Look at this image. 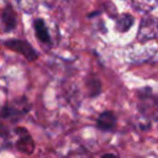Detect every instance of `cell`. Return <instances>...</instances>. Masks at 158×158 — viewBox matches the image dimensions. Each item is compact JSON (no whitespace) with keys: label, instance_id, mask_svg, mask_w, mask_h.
Masks as SVG:
<instances>
[{"label":"cell","instance_id":"obj_1","mask_svg":"<svg viewBox=\"0 0 158 158\" xmlns=\"http://www.w3.org/2000/svg\"><path fill=\"white\" fill-rule=\"evenodd\" d=\"M158 26L154 16H144L139 23V28L137 32V40L141 42L149 41L157 38Z\"/></svg>","mask_w":158,"mask_h":158},{"label":"cell","instance_id":"obj_2","mask_svg":"<svg viewBox=\"0 0 158 158\" xmlns=\"http://www.w3.org/2000/svg\"><path fill=\"white\" fill-rule=\"evenodd\" d=\"M7 48L20 53L21 56H23L27 60H35L38 57V53L35 51V48L26 41L23 40H9L4 43Z\"/></svg>","mask_w":158,"mask_h":158},{"label":"cell","instance_id":"obj_3","mask_svg":"<svg viewBox=\"0 0 158 158\" xmlns=\"http://www.w3.org/2000/svg\"><path fill=\"white\" fill-rule=\"evenodd\" d=\"M1 25L4 27V31H6V32L12 31L17 25L16 14L10 5H7L1 12Z\"/></svg>","mask_w":158,"mask_h":158},{"label":"cell","instance_id":"obj_4","mask_svg":"<svg viewBox=\"0 0 158 158\" xmlns=\"http://www.w3.org/2000/svg\"><path fill=\"white\" fill-rule=\"evenodd\" d=\"M116 115L112 112V111H104L99 115L98 120H96V123H98V127L102 131H109V130H112L115 126H116Z\"/></svg>","mask_w":158,"mask_h":158},{"label":"cell","instance_id":"obj_5","mask_svg":"<svg viewBox=\"0 0 158 158\" xmlns=\"http://www.w3.org/2000/svg\"><path fill=\"white\" fill-rule=\"evenodd\" d=\"M27 109H22L21 106H14V105H6L1 109V117L5 120H11V121H17L20 117L26 112Z\"/></svg>","mask_w":158,"mask_h":158},{"label":"cell","instance_id":"obj_6","mask_svg":"<svg viewBox=\"0 0 158 158\" xmlns=\"http://www.w3.org/2000/svg\"><path fill=\"white\" fill-rule=\"evenodd\" d=\"M33 27H35V33L41 42L51 43V36L48 32V27L42 19H36L33 22Z\"/></svg>","mask_w":158,"mask_h":158},{"label":"cell","instance_id":"obj_7","mask_svg":"<svg viewBox=\"0 0 158 158\" xmlns=\"http://www.w3.org/2000/svg\"><path fill=\"white\" fill-rule=\"evenodd\" d=\"M132 6L136 11L148 14L157 6V0H132Z\"/></svg>","mask_w":158,"mask_h":158},{"label":"cell","instance_id":"obj_8","mask_svg":"<svg viewBox=\"0 0 158 158\" xmlns=\"http://www.w3.org/2000/svg\"><path fill=\"white\" fill-rule=\"evenodd\" d=\"M133 21H135V19H133L132 15H130V14H122V15H120L117 17L115 27H116V30L118 32H126L127 30H130L132 27Z\"/></svg>","mask_w":158,"mask_h":158},{"label":"cell","instance_id":"obj_9","mask_svg":"<svg viewBox=\"0 0 158 158\" xmlns=\"http://www.w3.org/2000/svg\"><path fill=\"white\" fill-rule=\"evenodd\" d=\"M19 5L25 12H33L37 6V2L36 0H19Z\"/></svg>","mask_w":158,"mask_h":158},{"label":"cell","instance_id":"obj_10","mask_svg":"<svg viewBox=\"0 0 158 158\" xmlns=\"http://www.w3.org/2000/svg\"><path fill=\"white\" fill-rule=\"evenodd\" d=\"M88 85H89V88H90V90H94V93H93V96H95V95H98L99 93H100V80L98 79V78H90L89 80H88Z\"/></svg>","mask_w":158,"mask_h":158},{"label":"cell","instance_id":"obj_11","mask_svg":"<svg viewBox=\"0 0 158 158\" xmlns=\"http://www.w3.org/2000/svg\"><path fill=\"white\" fill-rule=\"evenodd\" d=\"M7 146H9V139H7V137H6L5 135L0 133V151L4 149V148H6Z\"/></svg>","mask_w":158,"mask_h":158}]
</instances>
